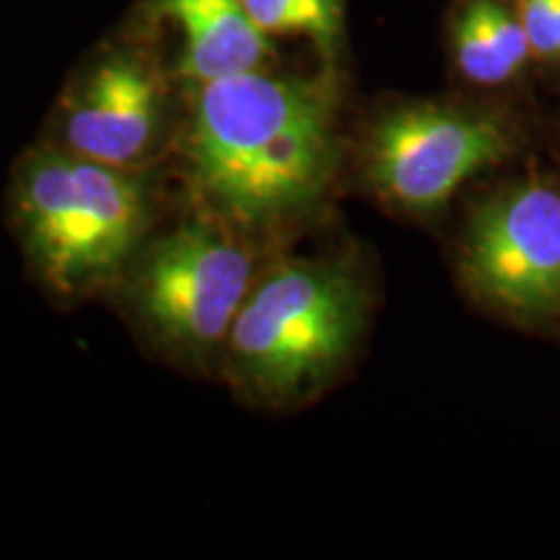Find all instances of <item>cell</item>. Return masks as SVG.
Masks as SVG:
<instances>
[{
    "label": "cell",
    "instance_id": "obj_4",
    "mask_svg": "<svg viewBox=\"0 0 560 560\" xmlns=\"http://www.w3.org/2000/svg\"><path fill=\"white\" fill-rule=\"evenodd\" d=\"M265 262V244L190 210L143 244L115 293L140 338L177 366L208 374L219 371L231 325Z\"/></svg>",
    "mask_w": 560,
    "mask_h": 560
},
{
    "label": "cell",
    "instance_id": "obj_5",
    "mask_svg": "<svg viewBox=\"0 0 560 560\" xmlns=\"http://www.w3.org/2000/svg\"><path fill=\"white\" fill-rule=\"evenodd\" d=\"M511 151L509 125L493 112L410 102L371 122L361 166L371 192L389 208L431 215Z\"/></svg>",
    "mask_w": 560,
    "mask_h": 560
},
{
    "label": "cell",
    "instance_id": "obj_1",
    "mask_svg": "<svg viewBox=\"0 0 560 560\" xmlns=\"http://www.w3.org/2000/svg\"><path fill=\"white\" fill-rule=\"evenodd\" d=\"M172 159L192 210L268 247L317 219L332 195L340 170L332 70L255 68L190 83Z\"/></svg>",
    "mask_w": 560,
    "mask_h": 560
},
{
    "label": "cell",
    "instance_id": "obj_10",
    "mask_svg": "<svg viewBox=\"0 0 560 560\" xmlns=\"http://www.w3.org/2000/svg\"><path fill=\"white\" fill-rule=\"evenodd\" d=\"M265 37H301L317 47L327 68L338 58L346 0H244Z\"/></svg>",
    "mask_w": 560,
    "mask_h": 560
},
{
    "label": "cell",
    "instance_id": "obj_3",
    "mask_svg": "<svg viewBox=\"0 0 560 560\" xmlns=\"http://www.w3.org/2000/svg\"><path fill=\"white\" fill-rule=\"evenodd\" d=\"M366 312V285L342 257H268L231 325L219 374L260 408L310 402L359 348Z\"/></svg>",
    "mask_w": 560,
    "mask_h": 560
},
{
    "label": "cell",
    "instance_id": "obj_9",
    "mask_svg": "<svg viewBox=\"0 0 560 560\" xmlns=\"http://www.w3.org/2000/svg\"><path fill=\"white\" fill-rule=\"evenodd\" d=\"M452 55L475 86H501L522 73L532 47L506 0H465L452 21Z\"/></svg>",
    "mask_w": 560,
    "mask_h": 560
},
{
    "label": "cell",
    "instance_id": "obj_8",
    "mask_svg": "<svg viewBox=\"0 0 560 560\" xmlns=\"http://www.w3.org/2000/svg\"><path fill=\"white\" fill-rule=\"evenodd\" d=\"M151 16L179 34L177 75L185 86L272 60V39L257 30L244 0H151Z\"/></svg>",
    "mask_w": 560,
    "mask_h": 560
},
{
    "label": "cell",
    "instance_id": "obj_11",
    "mask_svg": "<svg viewBox=\"0 0 560 560\" xmlns=\"http://www.w3.org/2000/svg\"><path fill=\"white\" fill-rule=\"evenodd\" d=\"M516 13L527 32L532 58L558 60V0H520Z\"/></svg>",
    "mask_w": 560,
    "mask_h": 560
},
{
    "label": "cell",
    "instance_id": "obj_7",
    "mask_svg": "<svg viewBox=\"0 0 560 560\" xmlns=\"http://www.w3.org/2000/svg\"><path fill=\"white\" fill-rule=\"evenodd\" d=\"M177 125L156 62L138 47H115L66 94L50 145L122 170H156L172 156Z\"/></svg>",
    "mask_w": 560,
    "mask_h": 560
},
{
    "label": "cell",
    "instance_id": "obj_6",
    "mask_svg": "<svg viewBox=\"0 0 560 560\" xmlns=\"http://www.w3.org/2000/svg\"><path fill=\"white\" fill-rule=\"evenodd\" d=\"M459 268L480 301L511 317L560 312V192L532 179L472 210Z\"/></svg>",
    "mask_w": 560,
    "mask_h": 560
},
{
    "label": "cell",
    "instance_id": "obj_12",
    "mask_svg": "<svg viewBox=\"0 0 560 560\" xmlns=\"http://www.w3.org/2000/svg\"><path fill=\"white\" fill-rule=\"evenodd\" d=\"M558 60H560V0H558Z\"/></svg>",
    "mask_w": 560,
    "mask_h": 560
},
{
    "label": "cell",
    "instance_id": "obj_2",
    "mask_svg": "<svg viewBox=\"0 0 560 560\" xmlns=\"http://www.w3.org/2000/svg\"><path fill=\"white\" fill-rule=\"evenodd\" d=\"M156 170L100 164L50 143L19 161L11 187L13 229L32 272L55 299L115 293L156 234Z\"/></svg>",
    "mask_w": 560,
    "mask_h": 560
}]
</instances>
